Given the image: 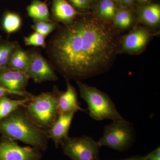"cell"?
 <instances>
[{"mask_svg": "<svg viewBox=\"0 0 160 160\" xmlns=\"http://www.w3.org/2000/svg\"><path fill=\"white\" fill-rule=\"evenodd\" d=\"M116 29L94 16L83 14L62 25L49 40L47 54L66 79L81 81L109 69L118 53Z\"/></svg>", "mask_w": 160, "mask_h": 160, "instance_id": "obj_1", "label": "cell"}, {"mask_svg": "<svg viewBox=\"0 0 160 160\" xmlns=\"http://www.w3.org/2000/svg\"><path fill=\"white\" fill-rule=\"evenodd\" d=\"M0 134L41 151L48 149L49 138L47 131L40 128L29 117L25 106L0 121Z\"/></svg>", "mask_w": 160, "mask_h": 160, "instance_id": "obj_2", "label": "cell"}, {"mask_svg": "<svg viewBox=\"0 0 160 160\" xmlns=\"http://www.w3.org/2000/svg\"><path fill=\"white\" fill-rule=\"evenodd\" d=\"M59 90L55 86L51 92L33 95L25 106L29 117L40 128L46 131L59 116L58 99Z\"/></svg>", "mask_w": 160, "mask_h": 160, "instance_id": "obj_3", "label": "cell"}, {"mask_svg": "<svg viewBox=\"0 0 160 160\" xmlns=\"http://www.w3.org/2000/svg\"><path fill=\"white\" fill-rule=\"evenodd\" d=\"M80 96L88 105L89 115L93 119L115 121L123 118L112 100L105 92L96 87L77 81Z\"/></svg>", "mask_w": 160, "mask_h": 160, "instance_id": "obj_4", "label": "cell"}, {"mask_svg": "<svg viewBox=\"0 0 160 160\" xmlns=\"http://www.w3.org/2000/svg\"><path fill=\"white\" fill-rule=\"evenodd\" d=\"M112 121L105 126L102 137L98 142L101 147L107 146L117 151H124L134 140L133 126L123 118Z\"/></svg>", "mask_w": 160, "mask_h": 160, "instance_id": "obj_5", "label": "cell"}, {"mask_svg": "<svg viewBox=\"0 0 160 160\" xmlns=\"http://www.w3.org/2000/svg\"><path fill=\"white\" fill-rule=\"evenodd\" d=\"M60 146L64 154L71 160H98L99 157L101 147L89 136L69 137Z\"/></svg>", "mask_w": 160, "mask_h": 160, "instance_id": "obj_6", "label": "cell"}, {"mask_svg": "<svg viewBox=\"0 0 160 160\" xmlns=\"http://www.w3.org/2000/svg\"><path fill=\"white\" fill-rule=\"evenodd\" d=\"M29 62L26 73L35 83L58 80L53 66L42 54L35 49L28 50Z\"/></svg>", "mask_w": 160, "mask_h": 160, "instance_id": "obj_7", "label": "cell"}, {"mask_svg": "<svg viewBox=\"0 0 160 160\" xmlns=\"http://www.w3.org/2000/svg\"><path fill=\"white\" fill-rule=\"evenodd\" d=\"M42 152L31 146H20L6 137L0 138V160H41Z\"/></svg>", "mask_w": 160, "mask_h": 160, "instance_id": "obj_8", "label": "cell"}, {"mask_svg": "<svg viewBox=\"0 0 160 160\" xmlns=\"http://www.w3.org/2000/svg\"><path fill=\"white\" fill-rule=\"evenodd\" d=\"M152 34L148 29L139 26L125 35L118 46L119 51L122 53L137 54L141 53L148 45Z\"/></svg>", "mask_w": 160, "mask_h": 160, "instance_id": "obj_9", "label": "cell"}, {"mask_svg": "<svg viewBox=\"0 0 160 160\" xmlns=\"http://www.w3.org/2000/svg\"><path fill=\"white\" fill-rule=\"evenodd\" d=\"M29 79L27 73L8 66L0 69V86L22 97L31 98L33 95L26 91Z\"/></svg>", "mask_w": 160, "mask_h": 160, "instance_id": "obj_10", "label": "cell"}, {"mask_svg": "<svg viewBox=\"0 0 160 160\" xmlns=\"http://www.w3.org/2000/svg\"><path fill=\"white\" fill-rule=\"evenodd\" d=\"M74 112H68L59 115L51 127L47 130L49 139H51L55 146L58 148L63 141L69 137V132Z\"/></svg>", "mask_w": 160, "mask_h": 160, "instance_id": "obj_11", "label": "cell"}, {"mask_svg": "<svg viewBox=\"0 0 160 160\" xmlns=\"http://www.w3.org/2000/svg\"><path fill=\"white\" fill-rule=\"evenodd\" d=\"M84 13L76 10L66 0H52L50 18L53 22L68 25Z\"/></svg>", "mask_w": 160, "mask_h": 160, "instance_id": "obj_12", "label": "cell"}, {"mask_svg": "<svg viewBox=\"0 0 160 160\" xmlns=\"http://www.w3.org/2000/svg\"><path fill=\"white\" fill-rule=\"evenodd\" d=\"M66 90L65 91H59L58 105L59 114L68 112H77L86 111L79 105L77 91L75 88L66 79Z\"/></svg>", "mask_w": 160, "mask_h": 160, "instance_id": "obj_13", "label": "cell"}, {"mask_svg": "<svg viewBox=\"0 0 160 160\" xmlns=\"http://www.w3.org/2000/svg\"><path fill=\"white\" fill-rule=\"evenodd\" d=\"M139 18L143 24L151 27L158 26L160 22V6L158 4H146L139 9Z\"/></svg>", "mask_w": 160, "mask_h": 160, "instance_id": "obj_14", "label": "cell"}, {"mask_svg": "<svg viewBox=\"0 0 160 160\" xmlns=\"http://www.w3.org/2000/svg\"><path fill=\"white\" fill-rule=\"evenodd\" d=\"M117 9L114 0H100L95 9L94 16L102 22L111 24Z\"/></svg>", "mask_w": 160, "mask_h": 160, "instance_id": "obj_15", "label": "cell"}, {"mask_svg": "<svg viewBox=\"0 0 160 160\" xmlns=\"http://www.w3.org/2000/svg\"><path fill=\"white\" fill-rule=\"evenodd\" d=\"M27 11L28 16L33 20L52 22L47 4L41 0H33L27 7Z\"/></svg>", "mask_w": 160, "mask_h": 160, "instance_id": "obj_16", "label": "cell"}, {"mask_svg": "<svg viewBox=\"0 0 160 160\" xmlns=\"http://www.w3.org/2000/svg\"><path fill=\"white\" fill-rule=\"evenodd\" d=\"M134 22V16L130 9L121 7L118 9L111 24L117 30H125L131 27Z\"/></svg>", "mask_w": 160, "mask_h": 160, "instance_id": "obj_17", "label": "cell"}, {"mask_svg": "<svg viewBox=\"0 0 160 160\" xmlns=\"http://www.w3.org/2000/svg\"><path fill=\"white\" fill-rule=\"evenodd\" d=\"M31 98H22L19 99H12L9 96L0 98V121L11 114L16 109L26 105Z\"/></svg>", "mask_w": 160, "mask_h": 160, "instance_id": "obj_18", "label": "cell"}, {"mask_svg": "<svg viewBox=\"0 0 160 160\" xmlns=\"http://www.w3.org/2000/svg\"><path fill=\"white\" fill-rule=\"evenodd\" d=\"M1 25L3 31L7 34H11L20 30L22 20L18 13L7 11L3 14Z\"/></svg>", "mask_w": 160, "mask_h": 160, "instance_id": "obj_19", "label": "cell"}, {"mask_svg": "<svg viewBox=\"0 0 160 160\" xmlns=\"http://www.w3.org/2000/svg\"><path fill=\"white\" fill-rule=\"evenodd\" d=\"M29 62L28 51L19 45L16 48L9 60L8 67L26 73Z\"/></svg>", "mask_w": 160, "mask_h": 160, "instance_id": "obj_20", "label": "cell"}, {"mask_svg": "<svg viewBox=\"0 0 160 160\" xmlns=\"http://www.w3.org/2000/svg\"><path fill=\"white\" fill-rule=\"evenodd\" d=\"M19 45L17 41H10L0 38V69L8 66L12 55Z\"/></svg>", "mask_w": 160, "mask_h": 160, "instance_id": "obj_21", "label": "cell"}, {"mask_svg": "<svg viewBox=\"0 0 160 160\" xmlns=\"http://www.w3.org/2000/svg\"><path fill=\"white\" fill-rule=\"evenodd\" d=\"M61 25L56 22H46L33 20L32 29L35 32H39L45 37H47L50 33L56 31Z\"/></svg>", "mask_w": 160, "mask_h": 160, "instance_id": "obj_22", "label": "cell"}, {"mask_svg": "<svg viewBox=\"0 0 160 160\" xmlns=\"http://www.w3.org/2000/svg\"><path fill=\"white\" fill-rule=\"evenodd\" d=\"M46 38L42 35L34 31V32L29 35V36L24 37V43L27 46H33L46 48L47 46Z\"/></svg>", "mask_w": 160, "mask_h": 160, "instance_id": "obj_23", "label": "cell"}, {"mask_svg": "<svg viewBox=\"0 0 160 160\" xmlns=\"http://www.w3.org/2000/svg\"><path fill=\"white\" fill-rule=\"evenodd\" d=\"M75 9L80 12L85 13L90 7L89 0H66Z\"/></svg>", "mask_w": 160, "mask_h": 160, "instance_id": "obj_24", "label": "cell"}, {"mask_svg": "<svg viewBox=\"0 0 160 160\" xmlns=\"http://www.w3.org/2000/svg\"><path fill=\"white\" fill-rule=\"evenodd\" d=\"M145 160H160V148L158 147L144 157Z\"/></svg>", "mask_w": 160, "mask_h": 160, "instance_id": "obj_25", "label": "cell"}, {"mask_svg": "<svg viewBox=\"0 0 160 160\" xmlns=\"http://www.w3.org/2000/svg\"><path fill=\"white\" fill-rule=\"evenodd\" d=\"M19 96L18 93L13 92L7 90L3 88L2 86H0V98L5 96Z\"/></svg>", "mask_w": 160, "mask_h": 160, "instance_id": "obj_26", "label": "cell"}, {"mask_svg": "<svg viewBox=\"0 0 160 160\" xmlns=\"http://www.w3.org/2000/svg\"><path fill=\"white\" fill-rule=\"evenodd\" d=\"M135 0H114L116 3L119 4L121 7L129 8L134 2Z\"/></svg>", "mask_w": 160, "mask_h": 160, "instance_id": "obj_27", "label": "cell"}, {"mask_svg": "<svg viewBox=\"0 0 160 160\" xmlns=\"http://www.w3.org/2000/svg\"><path fill=\"white\" fill-rule=\"evenodd\" d=\"M121 160H145L144 157L140 156H136L128 158L126 159Z\"/></svg>", "mask_w": 160, "mask_h": 160, "instance_id": "obj_28", "label": "cell"}, {"mask_svg": "<svg viewBox=\"0 0 160 160\" xmlns=\"http://www.w3.org/2000/svg\"><path fill=\"white\" fill-rule=\"evenodd\" d=\"M139 4L142 5H146L150 2V0H136Z\"/></svg>", "mask_w": 160, "mask_h": 160, "instance_id": "obj_29", "label": "cell"}, {"mask_svg": "<svg viewBox=\"0 0 160 160\" xmlns=\"http://www.w3.org/2000/svg\"><path fill=\"white\" fill-rule=\"evenodd\" d=\"M94 0H89V2H92V1H94Z\"/></svg>", "mask_w": 160, "mask_h": 160, "instance_id": "obj_30", "label": "cell"}]
</instances>
